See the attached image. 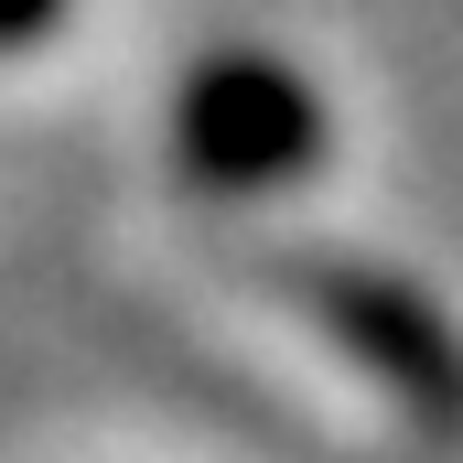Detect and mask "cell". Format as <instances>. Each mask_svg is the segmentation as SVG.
<instances>
[{"mask_svg": "<svg viewBox=\"0 0 463 463\" xmlns=\"http://www.w3.org/2000/svg\"><path fill=\"white\" fill-rule=\"evenodd\" d=\"M313 140H324V109H313L269 54L205 65L194 98H184V151H194L205 184H280V173L313 162Z\"/></svg>", "mask_w": 463, "mask_h": 463, "instance_id": "1", "label": "cell"}, {"mask_svg": "<svg viewBox=\"0 0 463 463\" xmlns=\"http://www.w3.org/2000/svg\"><path fill=\"white\" fill-rule=\"evenodd\" d=\"M324 313H335V335H345L355 355H377L420 410H453V399H463V366H453V345L431 335V313H420V302L366 291V280H324Z\"/></svg>", "mask_w": 463, "mask_h": 463, "instance_id": "2", "label": "cell"}, {"mask_svg": "<svg viewBox=\"0 0 463 463\" xmlns=\"http://www.w3.org/2000/svg\"><path fill=\"white\" fill-rule=\"evenodd\" d=\"M43 22H54V0H0V43H33Z\"/></svg>", "mask_w": 463, "mask_h": 463, "instance_id": "3", "label": "cell"}]
</instances>
